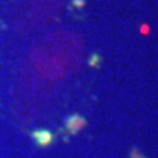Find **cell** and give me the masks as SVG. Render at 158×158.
<instances>
[{
	"label": "cell",
	"mask_w": 158,
	"mask_h": 158,
	"mask_svg": "<svg viewBox=\"0 0 158 158\" xmlns=\"http://www.w3.org/2000/svg\"><path fill=\"white\" fill-rule=\"evenodd\" d=\"M85 123H86V122H85V118H82L81 116H72V117L68 118V126H69V129L72 130V132L79 130Z\"/></svg>",
	"instance_id": "6da1fadb"
},
{
	"label": "cell",
	"mask_w": 158,
	"mask_h": 158,
	"mask_svg": "<svg viewBox=\"0 0 158 158\" xmlns=\"http://www.w3.org/2000/svg\"><path fill=\"white\" fill-rule=\"evenodd\" d=\"M34 136L41 145H47L48 142H51V135L48 132H37V133H34Z\"/></svg>",
	"instance_id": "7a4b0ae2"
},
{
	"label": "cell",
	"mask_w": 158,
	"mask_h": 158,
	"mask_svg": "<svg viewBox=\"0 0 158 158\" xmlns=\"http://www.w3.org/2000/svg\"><path fill=\"white\" fill-rule=\"evenodd\" d=\"M101 64V56H98V54H94L92 59L89 60V66H94V68H98Z\"/></svg>",
	"instance_id": "3957f363"
}]
</instances>
